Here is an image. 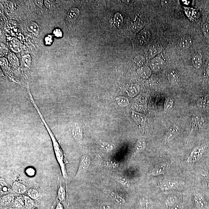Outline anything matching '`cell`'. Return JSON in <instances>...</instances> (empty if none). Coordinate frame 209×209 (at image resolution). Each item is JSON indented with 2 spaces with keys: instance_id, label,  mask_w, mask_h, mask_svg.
Here are the masks:
<instances>
[{
  "instance_id": "1",
  "label": "cell",
  "mask_w": 209,
  "mask_h": 209,
  "mask_svg": "<svg viewBox=\"0 0 209 209\" xmlns=\"http://www.w3.org/2000/svg\"><path fill=\"white\" fill-rule=\"evenodd\" d=\"M48 131L49 132L50 136L51 137L52 141L56 159H57L58 162L60 165L61 171L62 174H63L64 178L67 183L68 177L66 170V164L68 163L67 161L65 160L64 155L63 152L61 149L58 143L56 140L55 137H54L53 134H52V133L49 130Z\"/></svg>"
},
{
  "instance_id": "2",
  "label": "cell",
  "mask_w": 209,
  "mask_h": 209,
  "mask_svg": "<svg viewBox=\"0 0 209 209\" xmlns=\"http://www.w3.org/2000/svg\"><path fill=\"white\" fill-rule=\"evenodd\" d=\"M90 163H91V159L88 155H82L80 160L78 171L74 179H80L82 178L87 172V170H88L90 167Z\"/></svg>"
},
{
  "instance_id": "3",
  "label": "cell",
  "mask_w": 209,
  "mask_h": 209,
  "mask_svg": "<svg viewBox=\"0 0 209 209\" xmlns=\"http://www.w3.org/2000/svg\"><path fill=\"white\" fill-rule=\"evenodd\" d=\"M205 149L203 146H199L196 147L191 152L187 162L188 163H194L199 161L202 157L205 152Z\"/></svg>"
},
{
  "instance_id": "4",
  "label": "cell",
  "mask_w": 209,
  "mask_h": 209,
  "mask_svg": "<svg viewBox=\"0 0 209 209\" xmlns=\"http://www.w3.org/2000/svg\"><path fill=\"white\" fill-rule=\"evenodd\" d=\"M170 165L166 163H161L156 165L149 173L150 175L157 176L160 175L164 174L169 169Z\"/></svg>"
},
{
  "instance_id": "5",
  "label": "cell",
  "mask_w": 209,
  "mask_h": 209,
  "mask_svg": "<svg viewBox=\"0 0 209 209\" xmlns=\"http://www.w3.org/2000/svg\"><path fill=\"white\" fill-rule=\"evenodd\" d=\"M150 66L151 69L154 72L161 71L164 67V63L162 58L160 56H156L151 60Z\"/></svg>"
},
{
  "instance_id": "6",
  "label": "cell",
  "mask_w": 209,
  "mask_h": 209,
  "mask_svg": "<svg viewBox=\"0 0 209 209\" xmlns=\"http://www.w3.org/2000/svg\"><path fill=\"white\" fill-rule=\"evenodd\" d=\"M193 198L195 205L199 209H207V203L204 197L201 194L199 193L195 194Z\"/></svg>"
},
{
  "instance_id": "7",
  "label": "cell",
  "mask_w": 209,
  "mask_h": 209,
  "mask_svg": "<svg viewBox=\"0 0 209 209\" xmlns=\"http://www.w3.org/2000/svg\"><path fill=\"white\" fill-rule=\"evenodd\" d=\"M151 36L150 32L149 30L144 29L141 31L138 35L137 40L140 45H144L149 42Z\"/></svg>"
},
{
  "instance_id": "8",
  "label": "cell",
  "mask_w": 209,
  "mask_h": 209,
  "mask_svg": "<svg viewBox=\"0 0 209 209\" xmlns=\"http://www.w3.org/2000/svg\"><path fill=\"white\" fill-rule=\"evenodd\" d=\"M179 184L175 180H169L163 182L160 185V188L164 190L176 189L178 187Z\"/></svg>"
},
{
  "instance_id": "9",
  "label": "cell",
  "mask_w": 209,
  "mask_h": 209,
  "mask_svg": "<svg viewBox=\"0 0 209 209\" xmlns=\"http://www.w3.org/2000/svg\"><path fill=\"white\" fill-rule=\"evenodd\" d=\"M144 20L141 18H138L131 23V28L133 32L137 33L143 29L145 26Z\"/></svg>"
},
{
  "instance_id": "10",
  "label": "cell",
  "mask_w": 209,
  "mask_h": 209,
  "mask_svg": "<svg viewBox=\"0 0 209 209\" xmlns=\"http://www.w3.org/2000/svg\"><path fill=\"white\" fill-rule=\"evenodd\" d=\"M193 40L192 37L189 35L184 37L180 39L179 45L181 48L187 49L189 48L192 45Z\"/></svg>"
},
{
  "instance_id": "11",
  "label": "cell",
  "mask_w": 209,
  "mask_h": 209,
  "mask_svg": "<svg viewBox=\"0 0 209 209\" xmlns=\"http://www.w3.org/2000/svg\"><path fill=\"white\" fill-rule=\"evenodd\" d=\"M162 47L160 45H154L149 48L148 51V56L149 58H153L161 52Z\"/></svg>"
},
{
  "instance_id": "12",
  "label": "cell",
  "mask_w": 209,
  "mask_h": 209,
  "mask_svg": "<svg viewBox=\"0 0 209 209\" xmlns=\"http://www.w3.org/2000/svg\"><path fill=\"white\" fill-rule=\"evenodd\" d=\"M197 105L200 109H209V95L200 98L197 101Z\"/></svg>"
},
{
  "instance_id": "13",
  "label": "cell",
  "mask_w": 209,
  "mask_h": 209,
  "mask_svg": "<svg viewBox=\"0 0 209 209\" xmlns=\"http://www.w3.org/2000/svg\"><path fill=\"white\" fill-rule=\"evenodd\" d=\"M9 46L13 51L15 52H19L21 50V44L20 41L16 38H13L10 41Z\"/></svg>"
},
{
  "instance_id": "14",
  "label": "cell",
  "mask_w": 209,
  "mask_h": 209,
  "mask_svg": "<svg viewBox=\"0 0 209 209\" xmlns=\"http://www.w3.org/2000/svg\"><path fill=\"white\" fill-rule=\"evenodd\" d=\"M138 74L139 76L144 78H147L152 74V70L150 68L146 66L141 67L137 70Z\"/></svg>"
},
{
  "instance_id": "15",
  "label": "cell",
  "mask_w": 209,
  "mask_h": 209,
  "mask_svg": "<svg viewBox=\"0 0 209 209\" xmlns=\"http://www.w3.org/2000/svg\"><path fill=\"white\" fill-rule=\"evenodd\" d=\"M79 11L76 7H73L69 10L68 13L67 18L70 22H73L79 16Z\"/></svg>"
},
{
  "instance_id": "16",
  "label": "cell",
  "mask_w": 209,
  "mask_h": 209,
  "mask_svg": "<svg viewBox=\"0 0 209 209\" xmlns=\"http://www.w3.org/2000/svg\"><path fill=\"white\" fill-rule=\"evenodd\" d=\"M13 191L18 194L24 193L26 191V187L25 185L17 182H14L12 185Z\"/></svg>"
},
{
  "instance_id": "17",
  "label": "cell",
  "mask_w": 209,
  "mask_h": 209,
  "mask_svg": "<svg viewBox=\"0 0 209 209\" xmlns=\"http://www.w3.org/2000/svg\"><path fill=\"white\" fill-rule=\"evenodd\" d=\"M72 135L74 139L76 141L81 142L82 140L83 135L82 132L81 127L78 126H75L72 131Z\"/></svg>"
},
{
  "instance_id": "18",
  "label": "cell",
  "mask_w": 209,
  "mask_h": 209,
  "mask_svg": "<svg viewBox=\"0 0 209 209\" xmlns=\"http://www.w3.org/2000/svg\"><path fill=\"white\" fill-rule=\"evenodd\" d=\"M179 131V129L176 126H173L170 127L167 132L166 138L167 140H170L175 136H177Z\"/></svg>"
},
{
  "instance_id": "19",
  "label": "cell",
  "mask_w": 209,
  "mask_h": 209,
  "mask_svg": "<svg viewBox=\"0 0 209 209\" xmlns=\"http://www.w3.org/2000/svg\"><path fill=\"white\" fill-rule=\"evenodd\" d=\"M27 29L29 32L35 35H38L40 32L39 26L34 22H29L27 25Z\"/></svg>"
},
{
  "instance_id": "20",
  "label": "cell",
  "mask_w": 209,
  "mask_h": 209,
  "mask_svg": "<svg viewBox=\"0 0 209 209\" xmlns=\"http://www.w3.org/2000/svg\"><path fill=\"white\" fill-rule=\"evenodd\" d=\"M192 63L194 67L197 69L201 68L202 64V59L201 56L198 54L194 56L192 58Z\"/></svg>"
},
{
  "instance_id": "21",
  "label": "cell",
  "mask_w": 209,
  "mask_h": 209,
  "mask_svg": "<svg viewBox=\"0 0 209 209\" xmlns=\"http://www.w3.org/2000/svg\"><path fill=\"white\" fill-rule=\"evenodd\" d=\"M57 198L60 202H65L66 199V191L61 185L59 186L58 189Z\"/></svg>"
},
{
  "instance_id": "22",
  "label": "cell",
  "mask_w": 209,
  "mask_h": 209,
  "mask_svg": "<svg viewBox=\"0 0 209 209\" xmlns=\"http://www.w3.org/2000/svg\"><path fill=\"white\" fill-rule=\"evenodd\" d=\"M174 103V100L172 97H168L166 99L164 105V112H168L170 110L172 107Z\"/></svg>"
},
{
  "instance_id": "23",
  "label": "cell",
  "mask_w": 209,
  "mask_h": 209,
  "mask_svg": "<svg viewBox=\"0 0 209 209\" xmlns=\"http://www.w3.org/2000/svg\"><path fill=\"white\" fill-rule=\"evenodd\" d=\"M178 199L175 195L169 196L165 200V204L167 207H174L177 204Z\"/></svg>"
},
{
  "instance_id": "24",
  "label": "cell",
  "mask_w": 209,
  "mask_h": 209,
  "mask_svg": "<svg viewBox=\"0 0 209 209\" xmlns=\"http://www.w3.org/2000/svg\"><path fill=\"white\" fill-rule=\"evenodd\" d=\"M114 23L116 27L119 28L122 26L123 23V18L120 13H117L114 17Z\"/></svg>"
},
{
  "instance_id": "25",
  "label": "cell",
  "mask_w": 209,
  "mask_h": 209,
  "mask_svg": "<svg viewBox=\"0 0 209 209\" xmlns=\"http://www.w3.org/2000/svg\"><path fill=\"white\" fill-rule=\"evenodd\" d=\"M115 179L123 186L128 187L130 186V182L127 177L124 176L117 175L114 177Z\"/></svg>"
},
{
  "instance_id": "26",
  "label": "cell",
  "mask_w": 209,
  "mask_h": 209,
  "mask_svg": "<svg viewBox=\"0 0 209 209\" xmlns=\"http://www.w3.org/2000/svg\"><path fill=\"white\" fill-rule=\"evenodd\" d=\"M146 141L145 139H141L138 141L135 146L136 150L138 152H142L146 147Z\"/></svg>"
},
{
  "instance_id": "27",
  "label": "cell",
  "mask_w": 209,
  "mask_h": 209,
  "mask_svg": "<svg viewBox=\"0 0 209 209\" xmlns=\"http://www.w3.org/2000/svg\"><path fill=\"white\" fill-rule=\"evenodd\" d=\"M110 195L111 198L114 200H115V201H116V202L118 203V204H121V205H124V204H126L125 200L118 194L112 192H111Z\"/></svg>"
},
{
  "instance_id": "28",
  "label": "cell",
  "mask_w": 209,
  "mask_h": 209,
  "mask_svg": "<svg viewBox=\"0 0 209 209\" xmlns=\"http://www.w3.org/2000/svg\"><path fill=\"white\" fill-rule=\"evenodd\" d=\"M27 193L29 198L34 199H37L39 198V192L37 189H30L28 190Z\"/></svg>"
},
{
  "instance_id": "29",
  "label": "cell",
  "mask_w": 209,
  "mask_h": 209,
  "mask_svg": "<svg viewBox=\"0 0 209 209\" xmlns=\"http://www.w3.org/2000/svg\"><path fill=\"white\" fill-rule=\"evenodd\" d=\"M134 62L137 66L141 67L143 66L144 64L146 62V59L143 56L141 55H138L136 56L134 59Z\"/></svg>"
},
{
  "instance_id": "30",
  "label": "cell",
  "mask_w": 209,
  "mask_h": 209,
  "mask_svg": "<svg viewBox=\"0 0 209 209\" xmlns=\"http://www.w3.org/2000/svg\"><path fill=\"white\" fill-rule=\"evenodd\" d=\"M24 200L25 206L26 208L31 209L33 207L34 203L32 198L27 196H24Z\"/></svg>"
},
{
  "instance_id": "31",
  "label": "cell",
  "mask_w": 209,
  "mask_h": 209,
  "mask_svg": "<svg viewBox=\"0 0 209 209\" xmlns=\"http://www.w3.org/2000/svg\"><path fill=\"white\" fill-rule=\"evenodd\" d=\"M31 63V56L29 55L23 56L21 59L22 65L25 67H29L30 66Z\"/></svg>"
},
{
  "instance_id": "32",
  "label": "cell",
  "mask_w": 209,
  "mask_h": 209,
  "mask_svg": "<svg viewBox=\"0 0 209 209\" xmlns=\"http://www.w3.org/2000/svg\"><path fill=\"white\" fill-rule=\"evenodd\" d=\"M8 59L12 64L14 65H17L18 64V59L13 53H10L9 54Z\"/></svg>"
},
{
  "instance_id": "33",
  "label": "cell",
  "mask_w": 209,
  "mask_h": 209,
  "mask_svg": "<svg viewBox=\"0 0 209 209\" xmlns=\"http://www.w3.org/2000/svg\"><path fill=\"white\" fill-rule=\"evenodd\" d=\"M14 206L17 208H22L24 206V203L21 199L17 198L14 201Z\"/></svg>"
},
{
  "instance_id": "34",
  "label": "cell",
  "mask_w": 209,
  "mask_h": 209,
  "mask_svg": "<svg viewBox=\"0 0 209 209\" xmlns=\"http://www.w3.org/2000/svg\"><path fill=\"white\" fill-rule=\"evenodd\" d=\"M203 32L204 36L207 38H209V24L205 23L203 25Z\"/></svg>"
},
{
  "instance_id": "35",
  "label": "cell",
  "mask_w": 209,
  "mask_h": 209,
  "mask_svg": "<svg viewBox=\"0 0 209 209\" xmlns=\"http://www.w3.org/2000/svg\"><path fill=\"white\" fill-rule=\"evenodd\" d=\"M101 149L105 151H108L112 149V147L111 145L104 143H101L99 144Z\"/></svg>"
},
{
  "instance_id": "36",
  "label": "cell",
  "mask_w": 209,
  "mask_h": 209,
  "mask_svg": "<svg viewBox=\"0 0 209 209\" xmlns=\"http://www.w3.org/2000/svg\"><path fill=\"white\" fill-rule=\"evenodd\" d=\"M26 173L28 176L32 177V176H33L35 175V171L33 168L30 167V168L26 169Z\"/></svg>"
},
{
  "instance_id": "37",
  "label": "cell",
  "mask_w": 209,
  "mask_h": 209,
  "mask_svg": "<svg viewBox=\"0 0 209 209\" xmlns=\"http://www.w3.org/2000/svg\"><path fill=\"white\" fill-rule=\"evenodd\" d=\"M46 44L50 45L52 42V37L51 35H48L45 38Z\"/></svg>"
},
{
  "instance_id": "38",
  "label": "cell",
  "mask_w": 209,
  "mask_h": 209,
  "mask_svg": "<svg viewBox=\"0 0 209 209\" xmlns=\"http://www.w3.org/2000/svg\"><path fill=\"white\" fill-rule=\"evenodd\" d=\"M54 34L56 37H60L62 36V32L60 29H56L54 31Z\"/></svg>"
},
{
  "instance_id": "39",
  "label": "cell",
  "mask_w": 209,
  "mask_h": 209,
  "mask_svg": "<svg viewBox=\"0 0 209 209\" xmlns=\"http://www.w3.org/2000/svg\"><path fill=\"white\" fill-rule=\"evenodd\" d=\"M100 209H111L110 207L106 204H102L100 207Z\"/></svg>"
},
{
  "instance_id": "40",
  "label": "cell",
  "mask_w": 209,
  "mask_h": 209,
  "mask_svg": "<svg viewBox=\"0 0 209 209\" xmlns=\"http://www.w3.org/2000/svg\"><path fill=\"white\" fill-rule=\"evenodd\" d=\"M55 209H64L63 207V206L61 204V203L59 202H57V204L56 207Z\"/></svg>"
},
{
  "instance_id": "41",
  "label": "cell",
  "mask_w": 209,
  "mask_h": 209,
  "mask_svg": "<svg viewBox=\"0 0 209 209\" xmlns=\"http://www.w3.org/2000/svg\"><path fill=\"white\" fill-rule=\"evenodd\" d=\"M10 198H5L3 200H2V203H3L4 204V205H6V204H7L10 202Z\"/></svg>"
},
{
  "instance_id": "42",
  "label": "cell",
  "mask_w": 209,
  "mask_h": 209,
  "mask_svg": "<svg viewBox=\"0 0 209 209\" xmlns=\"http://www.w3.org/2000/svg\"><path fill=\"white\" fill-rule=\"evenodd\" d=\"M170 1H161V4H162V5L166 6L168 5Z\"/></svg>"
},
{
  "instance_id": "43",
  "label": "cell",
  "mask_w": 209,
  "mask_h": 209,
  "mask_svg": "<svg viewBox=\"0 0 209 209\" xmlns=\"http://www.w3.org/2000/svg\"><path fill=\"white\" fill-rule=\"evenodd\" d=\"M207 75H208V76H209V66H208V67H207Z\"/></svg>"
},
{
  "instance_id": "44",
  "label": "cell",
  "mask_w": 209,
  "mask_h": 209,
  "mask_svg": "<svg viewBox=\"0 0 209 209\" xmlns=\"http://www.w3.org/2000/svg\"><path fill=\"white\" fill-rule=\"evenodd\" d=\"M206 176H207V177H209V170L208 171H207V173H206Z\"/></svg>"
},
{
  "instance_id": "45",
  "label": "cell",
  "mask_w": 209,
  "mask_h": 209,
  "mask_svg": "<svg viewBox=\"0 0 209 209\" xmlns=\"http://www.w3.org/2000/svg\"><path fill=\"white\" fill-rule=\"evenodd\" d=\"M208 188H209V183H208Z\"/></svg>"
}]
</instances>
